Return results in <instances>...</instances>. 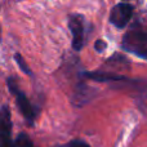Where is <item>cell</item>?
Instances as JSON below:
<instances>
[{
	"label": "cell",
	"instance_id": "cell-9",
	"mask_svg": "<svg viewBox=\"0 0 147 147\" xmlns=\"http://www.w3.org/2000/svg\"><path fill=\"white\" fill-rule=\"evenodd\" d=\"M61 147H90V146H89L86 142L81 141V140H74V141H71V142L66 143V145H63Z\"/></svg>",
	"mask_w": 147,
	"mask_h": 147
},
{
	"label": "cell",
	"instance_id": "cell-6",
	"mask_svg": "<svg viewBox=\"0 0 147 147\" xmlns=\"http://www.w3.org/2000/svg\"><path fill=\"white\" fill-rule=\"evenodd\" d=\"M84 76L92 79L96 81H102V83H115V81H121V83H128L130 79L125 76H120L116 74H109V72H84Z\"/></svg>",
	"mask_w": 147,
	"mask_h": 147
},
{
	"label": "cell",
	"instance_id": "cell-3",
	"mask_svg": "<svg viewBox=\"0 0 147 147\" xmlns=\"http://www.w3.org/2000/svg\"><path fill=\"white\" fill-rule=\"evenodd\" d=\"M69 27L72 34V48L78 52L81 51L88 34V23L85 18L80 14H71L69 18Z\"/></svg>",
	"mask_w": 147,
	"mask_h": 147
},
{
	"label": "cell",
	"instance_id": "cell-2",
	"mask_svg": "<svg viewBox=\"0 0 147 147\" xmlns=\"http://www.w3.org/2000/svg\"><path fill=\"white\" fill-rule=\"evenodd\" d=\"M7 84H8V89H9V92L14 96L16 103H17L18 109H20V112L25 116V119L27 120V121L32 123L34 119H35L36 114H35V110H34L31 102L28 101V98L26 97V94L18 88L17 83H16V80L13 78H8Z\"/></svg>",
	"mask_w": 147,
	"mask_h": 147
},
{
	"label": "cell",
	"instance_id": "cell-11",
	"mask_svg": "<svg viewBox=\"0 0 147 147\" xmlns=\"http://www.w3.org/2000/svg\"><path fill=\"white\" fill-rule=\"evenodd\" d=\"M0 43H1V28H0Z\"/></svg>",
	"mask_w": 147,
	"mask_h": 147
},
{
	"label": "cell",
	"instance_id": "cell-5",
	"mask_svg": "<svg viewBox=\"0 0 147 147\" xmlns=\"http://www.w3.org/2000/svg\"><path fill=\"white\" fill-rule=\"evenodd\" d=\"M12 134V120L8 106H3L0 110V147H16L10 138Z\"/></svg>",
	"mask_w": 147,
	"mask_h": 147
},
{
	"label": "cell",
	"instance_id": "cell-10",
	"mask_svg": "<svg viewBox=\"0 0 147 147\" xmlns=\"http://www.w3.org/2000/svg\"><path fill=\"white\" fill-rule=\"evenodd\" d=\"M106 47H107V44L105 43L103 40H99V39L96 41V43H94V49H96V51L98 52V53H101V52H103V49L106 48Z\"/></svg>",
	"mask_w": 147,
	"mask_h": 147
},
{
	"label": "cell",
	"instance_id": "cell-1",
	"mask_svg": "<svg viewBox=\"0 0 147 147\" xmlns=\"http://www.w3.org/2000/svg\"><path fill=\"white\" fill-rule=\"evenodd\" d=\"M121 47L129 53L147 59V27L140 23L133 25L125 32Z\"/></svg>",
	"mask_w": 147,
	"mask_h": 147
},
{
	"label": "cell",
	"instance_id": "cell-4",
	"mask_svg": "<svg viewBox=\"0 0 147 147\" xmlns=\"http://www.w3.org/2000/svg\"><path fill=\"white\" fill-rule=\"evenodd\" d=\"M133 16V7L128 3L116 4L110 13V22L117 28H124Z\"/></svg>",
	"mask_w": 147,
	"mask_h": 147
},
{
	"label": "cell",
	"instance_id": "cell-7",
	"mask_svg": "<svg viewBox=\"0 0 147 147\" xmlns=\"http://www.w3.org/2000/svg\"><path fill=\"white\" fill-rule=\"evenodd\" d=\"M14 145H16V147H34V143H32V141H31V138L28 137L27 134H25V133L18 134Z\"/></svg>",
	"mask_w": 147,
	"mask_h": 147
},
{
	"label": "cell",
	"instance_id": "cell-8",
	"mask_svg": "<svg viewBox=\"0 0 147 147\" xmlns=\"http://www.w3.org/2000/svg\"><path fill=\"white\" fill-rule=\"evenodd\" d=\"M14 59H16V62H17V65L20 66V69L22 70L23 72L27 74V75H31L30 69H28V66L26 65V62H25V59H23V57L21 56L20 53H16V54H14Z\"/></svg>",
	"mask_w": 147,
	"mask_h": 147
}]
</instances>
